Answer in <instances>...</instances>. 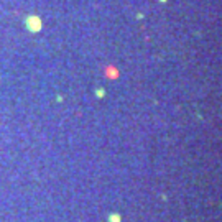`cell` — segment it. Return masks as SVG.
<instances>
[{
	"label": "cell",
	"instance_id": "cell-1",
	"mask_svg": "<svg viewBox=\"0 0 222 222\" xmlns=\"http://www.w3.org/2000/svg\"><path fill=\"white\" fill-rule=\"evenodd\" d=\"M163 2H165V0H163Z\"/></svg>",
	"mask_w": 222,
	"mask_h": 222
}]
</instances>
